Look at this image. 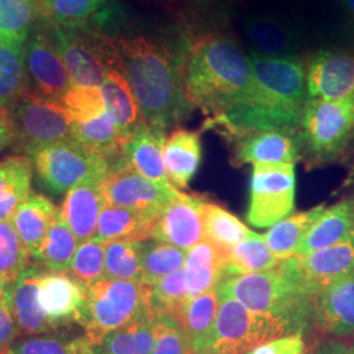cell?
<instances>
[{
	"label": "cell",
	"instance_id": "6da1fadb",
	"mask_svg": "<svg viewBox=\"0 0 354 354\" xmlns=\"http://www.w3.org/2000/svg\"><path fill=\"white\" fill-rule=\"evenodd\" d=\"M180 74L187 100L206 117L225 112L254 87L250 55L236 38L222 30L190 38L180 57Z\"/></svg>",
	"mask_w": 354,
	"mask_h": 354
},
{
	"label": "cell",
	"instance_id": "7a4b0ae2",
	"mask_svg": "<svg viewBox=\"0 0 354 354\" xmlns=\"http://www.w3.org/2000/svg\"><path fill=\"white\" fill-rule=\"evenodd\" d=\"M114 44L145 124L167 133L187 120L193 106L183 88L180 58L145 36H121Z\"/></svg>",
	"mask_w": 354,
	"mask_h": 354
},
{
	"label": "cell",
	"instance_id": "3957f363",
	"mask_svg": "<svg viewBox=\"0 0 354 354\" xmlns=\"http://www.w3.org/2000/svg\"><path fill=\"white\" fill-rule=\"evenodd\" d=\"M216 289L252 311L285 320L295 333H304L313 319L314 298L304 292L286 260L269 272L226 277Z\"/></svg>",
	"mask_w": 354,
	"mask_h": 354
},
{
	"label": "cell",
	"instance_id": "277c9868",
	"mask_svg": "<svg viewBox=\"0 0 354 354\" xmlns=\"http://www.w3.org/2000/svg\"><path fill=\"white\" fill-rule=\"evenodd\" d=\"M353 137L354 99L307 100L299 127L301 159L307 169L346 158Z\"/></svg>",
	"mask_w": 354,
	"mask_h": 354
},
{
	"label": "cell",
	"instance_id": "5b68a950",
	"mask_svg": "<svg viewBox=\"0 0 354 354\" xmlns=\"http://www.w3.org/2000/svg\"><path fill=\"white\" fill-rule=\"evenodd\" d=\"M151 311L150 286L142 281L104 279L87 288L86 308L80 326L92 346L115 329Z\"/></svg>",
	"mask_w": 354,
	"mask_h": 354
},
{
	"label": "cell",
	"instance_id": "8992f818",
	"mask_svg": "<svg viewBox=\"0 0 354 354\" xmlns=\"http://www.w3.org/2000/svg\"><path fill=\"white\" fill-rule=\"evenodd\" d=\"M291 333L295 332L285 320L272 314L256 313L235 298L221 295L209 354H247L266 342Z\"/></svg>",
	"mask_w": 354,
	"mask_h": 354
},
{
	"label": "cell",
	"instance_id": "52a82bcc",
	"mask_svg": "<svg viewBox=\"0 0 354 354\" xmlns=\"http://www.w3.org/2000/svg\"><path fill=\"white\" fill-rule=\"evenodd\" d=\"M42 187L53 194H64L80 184L104 180L111 162L76 140L42 147L30 156Z\"/></svg>",
	"mask_w": 354,
	"mask_h": 354
},
{
	"label": "cell",
	"instance_id": "ba28073f",
	"mask_svg": "<svg viewBox=\"0 0 354 354\" xmlns=\"http://www.w3.org/2000/svg\"><path fill=\"white\" fill-rule=\"evenodd\" d=\"M252 97L281 112L302 118L307 92V62L299 55L264 57L251 53Z\"/></svg>",
	"mask_w": 354,
	"mask_h": 354
},
{
	"label": "cell",
	"instance_id": "9c48e42d",
	"mask_svg": "<svg viewBox=\"0 0 354 354\" xmlns=\"http://www.w3.org/2000/svg\"><path fill=\"white\" fill-rule=\"evenodd\" d=\"M16 150L30 156L42 147L74 138V121L62 102L28 89L10 111Z\"/></svg>",
	"mask_w": 354,
	"mask_h": 354
},
{
	"label": "cell",
	"instance_id": "30bf717a",
	"mask_svg": "<svg viewBox=\"0 0 354 354\" xmlns=\"http://www.w3.org/2000/svg\"><path fill=\"white\" fill-rule=\"evenodd\" d=\"M73 86L102 87L106 71L120 62L114 39L87 29L50 26Z\"/></svg>",
	"mask_w": 354,
	"mask_h": 354
},
{
	"label": "cell",
	"instance_id": "8fae6325",
	"mask_svg": "<svg viewBox=\"0 0 354 354\" xmlns=\"http://www.w3.org/2000/svg\"><path fill=\"white\" fill-rule=\"evenodd\" d=\"M295 165H253L247 221L272 227L294 210Z\"/></svg>",
	"mask_w": 354,
	"mask_h": 354
},
{
	"label": "cell",
	"instance_id": "7c38bea8",
	"mask_svg": "<svg viewBox=\"0 0 354 354\" xmlns=\"http://www.w3.org/2000/svg\"><path fill=\"white\" fill-rule=\"evenodd\" d=\"M102 188L106 205L152 216L160 214L165 206L180 194L172 184H162L142 176L130 168L121 156L111 162Z\"/></svg>",
	"mask_w": 354,
	"mask_h": 354
},
{
	"label": "cell",
	"instance_id": "4fadbf2b",
	"mask_svg": "<svg viewBox=\"0 0 354 354\" xmlns=\"http://www.w3.org/2000/svg\"><path fill=\"white\" fill-rule=\"evenodd\" d=\"M24 64L30 91L44 97L61 102L73 86L64 59L45 29L29 35L24 45Z\"/></svg>",
	"mask_w": 354,
	"mask_h": 354
},
{
	"label": "cell",
	"instance_id": "5bb4252c",
	"mask_svg": "<svg viewBox=\"0 0 354 354\" xmlns=\"http://www.w3.org/2000/svg\"><path fill=\"white\" fill-rule=\"evenodd\" d=\"M307 295L315 298L336 282L354 274L352 241L286 260Z\"/></svg>",
	"mask_w": 354,
	"mask_h": 354
},
{
	"label": "cell",
	"instance_id": "9a60e30c",
	"mask_svg": "<svg viewBox=\"0 0 354 354\" xmlns=\"http://www.w3.org/2000/svg\"><path fill=\"white\" fill-rule=\"evenodd\" d=\"M308 99L340 102L354 99V53L320 50L307 62Z\"/></svg>",
	"mask_w": 354,
	"mask_h": 354
},
{
	"label": "cell",
	"instance_id": "2e32d148",
	"mask_svg": "<svg viewBox=\"0 0 354 354\" xmlns=\"http://www.w3.org/2000/svg\"><path fill=\"white\" fill-rule=\"evenodd\" d=\"M205 200L180 192L158 215L153 241H163L185 252L205 239L203 207Z\"/></svg>",
	"mask_w": 354,
	"mask_h": 354
},
{
	"label": "cell",
	"instance_id": "e0dca14e",
	"mask_svg": "<svg viewBox=\"0 0 354 354\" xmlns=\"http://www.w3.org/2000/svg\"><path fill=\"white\" fill-rule=\"evenodd\" d=\"M87 288L68 273H42L38 282V304L51 323L61 328L82 323Z\"/></svg>",
	"mask_w": 354,
	"mask_h": 354
},
{
	"label": "cell",
	"instance_id": "ac0fdd59",
	"mask_svg": "<svg viewBox=\"0 0 354 354\" xmlns=\"http://www.w3.org/2000/svg\"><path fill=\"white\" fill-rule=\"evenodd\" d=\"M232 163L243 165H295L301 159L299 131H257L236 140Z\"/></svg>",
	"mask_w": 354,
	"mask_h": 354
},
{
	"label": "cell",
	"instance_id": "d6986e66",
	"mask_svg": "<svg viewBox=\"0 0 354 354\" xmlns=\"http://www.w3.org/2000/svg\"><path fill=\"white\" fill-rule=\"evenodd\" d=\"M313 320L324 333L354 337V274L314 298Z\"/></svg>",
	"mask_w": 354,
	"mask_h": 354
},
{
	"label": "cell",
	"instance_id": "ffe728a7",
	"mask_svg": "<svg viewBox=\"0 0 354 354\" xmlns=\"http://www.w3.org/2000/svg\"><path fill=\"white\" fill-rule=\"evenodd\" d=\"M244 29L253 53L264 57L297 55L299 36L290 23L274 13H251L245 17Z\"/></svg>",
	"mask_w": 354,
	"mask_h": 354
},
{
	"label": "cell",
	"instance_id": "44dd1931",
	"mask_svg": "<svg viewBox=\"0 0 354 354\" xmlns=\"http://www.w3.org/2000/svg\"><path fill=\"white\" fill-rule=\"evenodd\" d=\"M183 273L188 298L214 290L227 276V252L203 239L187 252Z\"/></svg>",
	"mask_w": 354,
	"mask_h": 354
},
{
	"label": "cell",
	"instance_id": "7402d4cb",
	"mask_svg": "<svg viewBox=\"0 0 354 354\" xmlns=\"http://www.w3.org/2000/svg\"><path fill=\"white\" fill-rule=\"evenodd\" d=\"M102 180H93L68 190L61 213L79 243L95 238L99 216L106 205Z\"/></svg>",
	"mask_w": 354,
	"mask_h": 354
},
{
	"label": "cell",
	"instance_id": "603a6c76",
	"mask_svg": "<svg viewBox=\"0 0 354 354\" xmlns=\"http://www.w3.org/2000/svg\"><path fill=\"white\" fill-rule=\"evenodd\" d=\"M201 159L203 145L200 131L177 127L167 137L163 162L167 177L175 188H188L200 168Z\"/></svg>",
	"mask_w": 354,
	"mask_h": 354
},
{
	"label": "cell",
	"instance_id": "cb8c5ba5",
	"mask_svg": "<svg viewBox=\"0 0 354 354\" xmlns=\"http://www.w3.org/2000/svg\"><path fill=\"white\" fill-rule=\"evenodd\" d=\"M100 91L106 113L111 115L114 124L127 138L140 127L146 125L138 102L124 73L121 59L118 64L108 68Z\"/></svg>",
	"mask_w": 354,
	"mask_h": 354
},
{
	"label": "cell",
	"instance_id": "d4e9b609",
	"mask_svg": "<svg viewBox=\"0 0 354 354\" xmlns=\"http://www.w3.org/2000/svg\"><path fill=\"white\" fill-rule=\"evenodd\" d=\"M165 140L167 137L163 131L143 125L127 137L122 146L121 158L142 176L156 183L171 184L163 162Z\"/></svg>",
	"mask_w": 354,
	"mask_h": 354
},
{
	"label": "cell",
	"instance_id": "484cf974",
	"mask_svg": "<svg viewBox=\"0 0 354 354\" xmlns=\"http://www.w3.org/2000/svg\"><path fill=\"white\" fill-rule=\"evenodd\" d=\"M221 295L218 289L188 298L177 323L184 330L193 354H209L214 337Z\"/></svg>",
	"mask_w": 354,
	"mask_h": 354
},
{
	"label": "cell",
	"instance_id": "4316f807",
	"mask_svg": "<svg viewBox=\"0 0 354 354\" xmlns=\"http://www.w3.org/2000/svg\"><path fill=\"white\" fill-rule=\"evenodd\" d=\"M353 230L354 198L349 197L326 207L306 234L297 254L314 252L349 241Z\"/></svg>",
	"mask_w": 354,
	"mask_h": 354
},
{
	"label": "cell",
	"instance_id": "83f0119b",
	"mask_svg": "<svg viewBox=\"0 0 354 354\" xmlns=\"http://www.w3.org/2000/svg\"><path fill=\"white\" fill-rule=\"evenodd\" d=\"M42 273L38 268H28L15 282L12 311L20 336L42 335L58 329L38 304V282Z\"/></svg>",
	"mask_w": 354,
	"mask_h": 354
},
{
	"label": "cell",
	"instance_id": "f1b7e54d",
	"mask_svg": "<svg viewBox=\"0 0 354 354\" xmlns=\"http://www.w3.org/2000/svg\"><path fill=\"white\" fill-rule=\"evenodd\" d=\"M58 213L57 206L42 194H30L15 212L11 223L32 257L42 245Z\"/></svg>",
	"mask_w": 354,
	"mask_h": 354
},
{
	"label": "cell",
	"instance_id": "f546056e",
	"mask_svg": "<svg viewBox=\"0 0 354 354\" xmlns=\"http://www.w3.org/2000/svg\"><path fill=\"white\" fill-rule=\"evenodd\" d=\"M158 216L105 205L99 216L95 238L108 243L112 241H151Z\"/></svg>",
	"mask_w": 354,
	"mask_h": 354
},
{
	"label": "cell",
	"instance_id": "4dcf8cb0",
	"mask_svg": "<svg viewBox=\"0 0 354 354\" xmlns=\"http://www.w3.org/2000/svg\"><path fill=\"white\" fill-rule=\"evenodd\" d=\"M33 163L26 155L0 160V221H11L15 212L32 194Z\"/></svg>",
	"mask_w": 354,
	"mask_h": 354
},
{
	"label": "cell",
	"instance_id": "1f68e13d",
	"mask_svg": "<svg viewBox=\"0 0 354 354\" xmlns=\"http://www.w3.org/2000/svg\"><path fill=\"white\" fill-rule=\"evenodd\" d=\"M155 333L156 317L151 310L127 326L111 332L95 348L102 354H152Z\"/></svg>",
	"mask_w": 354,
	"mask_h": 354
},
{
	"label": "cell",
	"instance_id": "d6a6232c",
	"mask_svg": "<svg viewBox=\"0 0 354 354\" xmlns=\"http://www.w3.org/2000/svg\"><path fill=\"white\" fill-rule=\"evenodd\" d=\"M324 210L326 205L322 203L310 210L286 216L273 225L264 235L269 250L279 260H288L295 256L306 234Z\"/></svg>",
	"mask_w": 354,
	"mask_h": 354
},
{
	"label": "cell",
	"instance_id": "836d02e7",
	"mask_svg": "<svg viewBox=\"0 0 354 354\" xmlns=\"http://www.w3.org/2000/svg\"><path fill=\"white\" fill-rule=\"evenodd\" d=\"M77 245L79 241L59 210L45 241L33 259L50 272L68 273Z\"/></svg>",
	"mask_w": 354,
	"mask_h": 354
},
{
	"label": "cell",
	"instance_id": "e575fe53",
	"mask_svg": "<svg viewBox=\"0 0 354 354\" xmlns=\"http://www.w3.org/2000/svg\"><path fill=\"white\" fill-rule=\"evenodd\" d=\"M28 89L24 45L0 42V109L10 113Z\"/></svg>",
	"mask_w": 354,
	"mask_h": 354
},
{
	"label": "cell",
	"instance_id": "d590c367",
	"mask_svg": "<svg viewBox=\"0 0 354 354\" xmlns=\"http://www.w3.org/2000/svg\"><path fill=\"white\" fill-rule=\"evenodd\" d=\"M282 261L269 250L264 236L253 232L228 251L226 277L269 272L279 268Z\"/></svg>",
	"mask_w": 354,
	"mask_h": 354
},
{
	"label": "cell",
	"instance_id": "8d00e7d4",
	"mask_svg": "<svg viewBox=\"0 0 354 354\" xmlns=\"http://www.w3.org/2000/svg\"><path fill=\"white\" fill-rule=\"evenodd\" d=\"M74 138L109 162L121 156L122 146L127 140L106 112L86 122H74Z\"/></svg>",
	"mask_w": 354,
	"mask_h": 354
},
{
	"label": "cell",
	"instance_id": "74e56055",
	"mask_svg": "<svg viewBox=\"0 0 354 354\" xmlns=\"http://www.w3.org/2000/svg\"><path fill=\"white\" fill-rule=\"evenodd\" d=\"M205 239L227 252L253 234L239 218L225 207L205 201L203 207Z\"/></svg>",
	"mask_w": 354,
	"mask_h": 354
},
{
	"label": "cell",
	"instance_id": "f35d334b",
	"mask_svg": "<svg viewBox=\"0 0 354 354\" xmlns=\"http://www.w3.org/2000/svg\"><path fill=\"white\" fill-rule=\"evenodd\" d=\"M39 15V0H0V42L26 45Z\"/></svg>",
	"mask_w": 354,
	"mask_h": 354
},
{
	"label": "cell",
	"instance_id": "ab89813d",
	"mask_svg": "<svg viewBox=\"0 0 354 354\" xmlns=\"http://www.w3.org/2000/svg\"><path fill=\"white\" fill-rule=\"evenodd\" d=\"M187 252L163 241H143L142 282L151 286L159 279L184 269Z\"/></svg>",
	"mask_w": 354,
	"mask_h": 354
},
{
	"label": "cell",
	"instance_id": "60d3db41",
	"mask_svg": "<svg viewBox=\"0 0 354 354\" xmlns=\"http://www.w3.org/2000/svg\"><path fill=\"white\" fill-rule=\"evenodd\" d=\"M142 250L143 241L105 243V277L142 281Z\"/></svg>",
	"mask_w": 354,
	"mask_h": 354
},
{
	"label": "cell",
	"instance_id": "b9f144b4",
	"mask_svg": "<svg viewBox=\"0 0 354 354\" xmlns=\"http://www.w3.org/2000/svg\"><path fill=\"white\" fill-rule=\"evenodd\" d=\"M106 0H39L41 13L50 26H86L104 7Z\"/></svg>",
	"mask_w": 354,
	"mask_h": 354
},
{
	"label": "cell",
	"instance_id": "7bdbcfd3",
	"mask_svg": "<svg viewBox=\"0 0 354 354\" xmlns=\"http://www.w3.org/2000/svg\"><path fill=\"white\" fill-rule=\"evenodd\" d=\"M188 299L183 270L156 281L150 286V306L155 315H165L178 320Z\"/></svg>",
	"mask_w": 354,
	"mask_h": 354
},
{
	"label": "cell",
	"instance_id": "ee69618b",
	"mask_svg": "<svg viewBox=\"0 0 354 354\" xmlns=\"http://www.w3.org/2000/svg\"><path fill=\"white\" fill-rule=\"evenodd\" d=\"M70 274L82 285H91L105 277V243L96 238L79 243Z\"/></svg>",
	"mask_w": 354,
	"mask_h": 354
},
{
	"label": "cell",
	"instance_id": "f6af8a7d",
	"mask_svg": "<svg viewBox=\"0 0 354 354\" xmlns=\"http://www.w3.org/2000/svg\"><path fill=\"white\" fill-rule=\"evenodd\" d=\"M29 256L11 221H0V274L16 282L28 269Z\"/></svg>",
	"mask_w": 354,
	"mask_h": 354
},
{
	"label": "cell",
	"instance_id": "bcb514c9",
	"mask_svg": "<svg viewBox=\"0 0 354 354\" xmlns=\"http://www.w3.org/2000/svg\"><path fill=\"white\" fill-rule=\"evenodd\" d=\"M89 345L84 336H36L13 344L10 354H83Z\"/></svg>",
	"mask_w": 354,
	"mask_h": 354
},
{
	"label": "cell",
	"instance_id": "7dc6e473",
	"mask_svg": "<svg viewBox=\"0 0 354 354\" xmlns=\"http://www.w3.org/2000/svg\"><path fill=\"white\" fill-rule=\"evenodd\" d=\"M61 102L75 124L93 120L106 112L99 87L71 86Z\"/></svg>",
	"mask_w": 354,
	"mask_h": 354
},
{
	"label": "cell",
	"instance_id": "c3c4849f",
	"mask_svg": "<svg viewBox=\"0 0 354 354\" xmlns=\"http://www.w3.org/2000/svg\"><path fill=\"white\" fill-rule=\"evenodd\" d=\"M155 317L156 333L152 354H193L189 342L176 319L165 315Z\"/></svg>",
	"mask_w": 354,
	"mask_h": 354
},
{
	"label": "cell",
	"instance_id": "681fc988",
	"mask_svg": "<svg viewBox=\"0 0 354 354\" xmlns=\"http://www.w3.org/2000/svg\"><path fill=\"white\" fill-rule=\"evenodd\" d=\"M234 1L235 0H185L187 16L190 24L197 26H221Z\"/></svg>",
	"mask_w": 354,
	"mask_h": 354
},
{
	"label": "cell",
	"instance_id": "f907efd6",
	"mask_svg": "<svg viewBox=\"0 0 354 354\" xmlns=\"http://www.w3.org/2000/svg\"><path fill=\"white\" fill-rule=\"evenodd\" d=\"M304 333H291L266 342L247 354H304Z\"/></svg>",
	"mask_w": 354,
	"mask_h": 354
},
{
	"label": "cell",
	"instance_id": "816d5d0a",
	"mask_svg": "<svg viewBox=\"0 0 354 354\" xmlns=\"http://www.w3.org/2000/svg\"><path fill=\"white\" fill-rule=\"evenodd\" d=\"M19 328L12 311V297L0 301V354H10Z\"/></svg>",
	"mask_w": 354,
	"mask_h": 354
},
{
	"label": "cell",
	"instance_id": "f5cc1de1",
	"mask_svg": "<svg viewBox=\"0 0 354 354\" xmlns=\"http://www.w3.org/2000/svg\"><path fill=\"white\" fill-rule=\"evenodd\" d=\"M12 121L7 111L0 109V152L13 143Z\"/></svg>",
	"mask_w": 354,
	"mask_h": 354
},
{
	"label": "cell",
	"instance_id": "db71d44e",
	"mask_svg": "<svg viewBox=\"0 0 354 354\" xmlns=\"http://www.w3.org/2000/svg\"><path fill=\"white\" fill-rule=\"evenodd\" d=\"M317 354H351V349L344 342H332L320 346Z\"/></svg>",
	"mask_w": 354,
	"mask_h": 354
},
{
	"label": "cell",
	"instance_id": "11a10c76",
	"mask_svg": "<svg viewBox=\"0 0 354 354\" xmlns=\"http://www.w3.org/2000/svg\"><path fill=\"white\" fill-rule=\"evenodd\" d=\"M13 286H15V282L0 274V301L8 299L12 297Z\"/></svg>",
	"mask_w": 354,
	"mask_h": 354
},
{
	"label": "cell",
	"instance_id": "9f6ffc18",
	"mask_svg": "<svg viewBox=\"0 0 354 354\" xmlns=\"http://www.w3.org/2000/svg\"><path fill=\"white\" fill-rule=\"evenodd\" d=\"M342 1L348 23L354 29V0H342Z\"/></svg>",
	"mask_w": 354,
	"mask_h": 354
},
{
	"label": "cell",
	"instance_id": "6f0895ef",
	"mask_svg": "<svg viewBox=\"0 0 354 354\" xmlns=\"http://www.w3.org/2000/svg\"><path fill=\"white\" fill-rule=\"evenodd\" d=\"M146 4H152V6H174L176 4L178 0H140Z\"/></svg>",
	"mask_w": 354,
	"mask_h": 354
},
{
	"label": "cell",
	"instance_id": "680465c9",
	"mask_svg": "<svg viewBox=\"0 0 354 354\" xmlns=\"http://www.w3.org/2000/svg\"><path fill=\"white\" fill-rule=\"evenodd\" d=\"M83 354H102L100 352H97L96 351V348L95 346H92V345H89L88 348L83 352Z\"/></svg>",
	"mask_w": 354,
	"mask_h": 354
},
{
	"label": "cell",
	"instance_id": "91938a15",
	"mask_svg": "<svg viewBox=\"0 0 354 354\" xmlns=\"http://www.w3.org/2000/svg\"><path fill=\"white\" fill-rule=\"evenodd\" d=\"M349 151H352V153L354 155V137L353 140H352V143H351V147H349ZM349 151H348V155H349Z\"/></svg>",
	"mask_w": 354,
	"mask_h": 354
},
{
	"label": "cell",
	"instance_id": "94428289",
	"mask_svg": "<svg viewBox=\"0 0 354 354\" xmlns=\"http://www.w3.org/2000/svg\"><path fill=\"white\" fill-rule=\"evenodd\" d=\"M349 349H351V354H354V344L353 345H349Z\"/></svg>",
	"mask_w": 354,
	"mask_h": 354
},
{
	"label": "cell",
	"instance_id": "6125c7cd",
	"mask_svg": "<svg viewBox=\"0 0 354 354\" xmlns=\"http://www.w3.org/2000/svg\"><path fill=\"white\" fill-rule=\"evenodd\" d=\"M351 241H352V243H353V245H354V230H353V232H352V236H351Z\"/></svg>",
	"mask_w": 354,
	"mask_h": 354
}]
</instances>
